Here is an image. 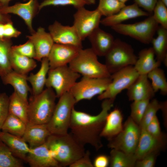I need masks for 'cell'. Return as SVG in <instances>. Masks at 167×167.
<instances>
[{"mask_svg": "<svg viewBox=\"0 0 167 167\" xmlns=\"http://www.w3.org/2000/svg\"><path fill=\"white\" fill-rule=\"evenodd\" d=\"M103 100L102 109L96 115L77 110L74 108L69 127L70 133L78 142L84 146L90 144L97 150L103 146L100 134L114 101L109 99Z\"/></svg>", "mask_w": 167, "mask_h": 167, "instance_id": "obj_1", "label": "cell"}, {"mask_svg": "<svg viewBox=\"0 0 167 167\" xmlns=\"http://www.w3.org/2000/svg\"><path fill=\"white\" fill-rule=\"evenodd\" d=\"M46 143L51 155L60 167L69 166L85 152L84 146L78 142L70 133L64 135L51 134Z\"/></svg>", "mask_w": 167, "mask_h": 167, "instance_id": "obj_2", "label": "cell"}, {"mask_svg": "<svg viewBox=\"0 0 167 167\" xmlns=\"http://www.w3.org/2000/svg\"><path fill=\"white\" fill-rule=\"evenodd\" d=\"M56 98L54 90L49 88L33 96L28 103V123L47 124L53 114Z\"/></svg>", "mask_w": 167, "mask_h": 167, "instance_id": "obj_3", "label": "cell"}, {"mask_svg": "<svg viewBox=\"0 0 167 167\" xmlns=\"http://www.w3.org/2000/svg\"><path fill=\"white\" fill-rule=\"evenodd\" d=\"M68 66L83 76L100 78L111 75L105 65L98 61L97 55L91 48L81 49Z\"/></svg>", "mask_w": 167, "mask_h": 167, "instance_id": "obj_4", "label": "cell"}, {"mask_svg": "<svg viewBox=\"0 0 167 167\" xmlns=\"http://www.w3.org/2000/svg\"><path fill=\"white\" fill-rule=\"evenodd\" d=\"M59 98L52 115L47 125L51 134L64 135L68 133L72 109L77 103L69 92Z\"/></svg>", "mask_w": 167, "mask_h": 167, "instance_id": "obj_5", "label": "cell"}, {"mask_svg": "<svg viewBox=\"0 0 167 167\" xmlns=\"http://www.w3.org/2000/svg\"><path fill=\"white\" fill-rule=\"evenodd\" d=\"M105 65L111 75L129 66H134L138 58L131 46L119 39L105 56Z\"/></svg>", "mask_w": 167, "mask_h": 167, "instance_id": "obj_6", "label": "cell"}, {"mask_svg": "<svg viewBox=\"0 0 167 167\" xmlns=\"http://www.w3.org/2000/svg\"><path fill=\"white\" fill-rule=\"evenodd\" d=\"M159 24L150 15L145 19L130 24H121L113 26L116 32L129 36L145 44L151 43L159 27Z\"/></svg>", "mask_w": 167, "mask_h": 167, "instance_id": "obj_7", "label": "cell"}, {"mask_svg": "<svg viewBox=\"0 0 167 167\" xmlns=\"http://www.w3.org/2000/svg\"><path fill=\"white\" fill-rule=\"evenodd\" d=\"M141 130L138 124L129 116L123 125L122 131L109 140L108 146L127 154H134L139 140Z\"/></svg>", "mask_w": 167, "mask_h": 167, "instance_id": "obj_8", "label": "cell"}, {"mask_svg": "<svg viewBox=\"0 0 167 167\" xmlns=\"http://www.w3.org/2000/svg\"><path fill=\"white\" fill-rule=\"evenodd\" d=\"M80 75L72 70L68 65L49 69L45 86L52 88L59 98L70 90L80 77Z\"/></svg>", "mask_w": 167, "mask_h": 167, "instance_id": "obj_9", "label": "cell"}, {"mask_svg": "<svg viewBox=\"0 0 167 167\" xmlns=\"http://www.w3.org/2000/svg\"><path fill=\"white\" fill-rule=\"evenodd\" d=\"M111 81L110 76L100 78L83 76L75 84L69 92L76 103L83 100H90L104 92Z\"/></svg>", "mask_w": 167, "mask_h": 167, "instance_id": "obj_10", "label": "cell"}, {"mask_svg": "<svg viewBox=\"0 0 167 167\" xmlns=\"http://www.w3.org/2000/svg\"><path fill=\"white\" fill-rule=\"evenodd\" d=\"M139 75L134 66H127L111 74V83L105 90L98 95V99L115 100L118 95L127 89Z\"/></svg>", "mask_w": 167, "mask_h": 167, "instance_id": "obj_11", "label": "cell"}, {"mask_svg": "<svg viewBox=\"0 0 167 167\" xmlns=\"http://www.w3.org/2000/svg\"><path fill=\"white\" fill-rule=\"evenodd\" d=\"M74 14L73 26L83 41L99 27L102 16L96 8L90 11L84 7L77 9Z\"/></svg>", "mask_w": 167, "mask_h": 167, "instance_id": "obj_12", "label": "cell"}, {"mask_svg": "<svg viewBox=\"0 0 167 167\" xmlns=\"http://www.w3.org/2000/svg\"><path fill=\"white\" fill-rule=\"evenodd\" d=\"M48 30L54 43L83 48L82 41L73 25H64L56 21L49 26Z\"/></svg>", "mask_w": 167, "mask_h": 167, "instance_id": "obj_13", "label": "cell"}, {"mask_svg": "<svg viewBox=\"0 0 167 167\" xmlns=\"http://www.w3.org/2000/svg\"><path fill=\"white\" fill-rule=\"evenodd\" d=\"M39 4L37 0H29L25 3H17L13 5L2 6L1 12L4 14L16 15L24 21L31 34L35 32L32 25V20L39 11Z\"/></svg>", "mask_w": 167, "mask_h": 167, "instance_id": "obj_14", "label": "cell"}, {"mask_svg": "<svg viewBox=\"0 0 167 167\" xmlns=\"http://www.w3.org/2000/svg\"><path fill=\"white\" fill-rule=\"evenodd\" d=\"M81 49L75 46L54 43L48 57L49 69L69 64Z\"/></svg>", "mask_w": 167, "mask_h": 167, "instance_id": "obj_15", "label": "cell"}, {"mask_svg": "<svg viewBox=\"0 0 167 167\" xmlns=\"http://www.w3.org/2000/svg\"><path fill=\"white\" fill-rule=\"evenodd\" d=\"M25 161L31 167H59L57 161L51 155L46 143L30 148Z\"/></svg>", "mask_w": 167, "mask_h": 167, "instance_id": "obj_16", "label": "cell"}, {"mask_svg": "<svg viewBox=\"0 0 167 167\" xmlns=\"http://www.w3.org/2000/svg\"><path fill=\"white\" fill-rule=\"evenodd\" d=\"M27 37L34 45L36 52L34 59L41 61L43 58L48 57L54 43L49 32H46L44 28L39 27L36 31Z\"/></svg>", "mask_w": 167, "mask_h": 167, "instance_id": "obj_17", "label": "cell"}, {"mask_svg": "<svg viewBox=\"0 0 167 167\" xmlns=\"http://www.w3.org/2000/svg\"><path fill=\"white\" fill-rule=\"evenodd\" d=\"M141 130L139 140L134 153L137 160L151 152H159L165 143L164 137L157 138L149 134L145 129Z\"/></svg>", "mask_w": 167, "mask_h": 167, "instance_id": "obj_18", "label": "cell"}, {"mask_svg": "<svg viewBox=\"0 0 167 167\" xmlns=\"http://www.w3.org/2000/svg\"><path fill=\"white\" fill-rule=\"evenodd\" d=\"M154 92L147 75H139L127 89V95L129 101L149 100L155 96Z\"/></svg>", "mask_w": 167, "mask_h": 167, "instance_id": "obj_19", "label": "cell"}, {"mask_svg": "<svg viewBox=\"0 0 167 167\" xmlns=\"http://www.w3.org/2000/svg\"><path fill=\"white\" fill-rule=\"evenodd\" d=\"M150 14L144 11L135 3L125 5L117 13L105 17L101 20L100 23L105 26L111 27L122 24L126 20L141 16L150 15Z\"/></svg>", "mask_w": 167, "mask_h": 167, "instance_id": "obj_20", "label": "cell"}, {"mask_svg": "<svg viewBox=\"0 0 167 167\" xmlns=\"http://www.w3.org/2000/svg\"><path fill=\"white\" fill-rule=\"evenodd\" d=\"M91 48L99 56H105L112 47L115 40L113 36L99 27L88 37Z\"/></svg>", "mask_w": 167, "mask_h": 167, "instance_id": "obj_21", "label": "cell"}, {"mask_svg": "<svg viewBox=\"0 0 167 167\" xmlns=\"http://www.w3.org/2000/svg\"><path fill=\"white\" fill-rule=\"evenodd\" d=\"M51 135L47 124L28 123L22 137L31 148L45 143Z\"/></svg>", "mask_w": 167, "mask_h": 167, "instance_id": "obj_22", "label": "cell"}, {"mask_svg": "<svg viewBox=\"0 0 167 167\" xmlns=\"http://www.w3.org/2000/svg\"><path fill=\"white\" fill-rule=\"evenodd\" d=\"M0 140L17 158L25 161L30 148L22 137L0 131Z\"/></svg>", "mask_w": 167, "mask_h": 167, "instance_id": "obj_23", "label": "cell"}, {"mask_svg": "<svg viewBox=\"0 0 167 167\" xmlns=\"http://www.w3.org/2000/svg\"><path fill=\"white\" fill-rule=\"evenodd\" d=\"M123 115L121 111L116 108L107 114L100 136L108 140L118 134L122 130Z\"/></svg>", "mask_w": 167, "mask_h": 167, "instance_id": "obj_24", "label": "cell"}, {"mask_svg": "<svg viewBox=\"0 0 167 167\" xmlns=\"http://www.w3.org/2000/svg\"><path fill=\"white\" fill-rule=\"evenodd\" d=\"M155 55L152 47L139 51L134 66L139 75H147L154 69L159 67L161 62L155 58Z\"/></svg>", "mask_w": 167, "mask_h": 167, "instance_id": "obj_25", "label": "cell"}, {"mask_svg": "<svg viewBox=\"0 0 167 167\" xmlns=\"http://www.w3.org/2000/svg\"><path fill=\"white\" fill-rule=\"evenodd\" d=\"M3 83L10 84L23 99L28 102V92L30 90L27 83V75L18 73L13 70L1 77Z\"/></svg>", "mask_w": 167, "mask_h": 167, "instance_id": "obj_26", "label": "cell"}, {"mask_svg": "<svg viewBox=\"0 0 167 167\" xmlns=\"http://www.w3.org/2000/svg\"><path fill=\"white\" fill-rule=\"evenodd\" d=\"M40 69L35 74L31 73L27 76V79L31 85L33 96L41 93L43 90L45 86L47 75L49 69L48 58H43Z\"/></svg>", "mask_w": 167, "mask_h": 167, "instance_id": "obj_27", "label": "cell"}, {"mask_svg": "<svg viewBox=\"0 0 167 167\" xmlns=\"http://www.w3.org/2000/svg\"><path fill=\"white\" fill-rule=\"evenodd\" d=\"M157 36L151 42L156 59L167 66V29L159 26L156 31Z\"/></svg>", "mask_w": 167, "mask_h": 167, "instance_id": "obj_28", "label": "cell"}, {"mask_svg": "<svg viewBox=\"0 0 167 167\" xmlns=\"http://www.w3.org/2000/svg\"><path fill=\"white\" fill-rule=\"evenodd\" d=\"M9 59L12 70L20 74L27 75L37 66L34 59L20 54L12 48L10 53Z\"/></svg>", "mask_w": 167, "mask_h": 167, "instance_id": "obj_29", "label": "cell"}, {"mask_svg": "<svg viewBox=\"0 0 167 167\" xmlns=\"http://www.w3.org/2000/svg\"><path fill=\"white\" fill-rule=\"evenodd\" d=\"M28 103L14 91L9 97V113L18 117L27 124Z\"/></svg>", "mask_w": 167, "mask_h": 167, "instance_id": "obj_30", "label": "cell"}, {"mask_svg": "<svg viewBox=\"0 0 167 167\" xmlns=\"http://www.w3.org/2000/svg\"><path fill=\"white\" fill-rule=\"evenodd\" d=\"M109 157L111 167H135L137 161L134 154H127L115 149H111Z\"/></svg>", "mask_w": 167, "mask_h": 167, "instance_id": "obj_31", "label": "cell"}, {"mask_svg": "<svg viewBox=\"0 0 167 167\" xmlns=\"http://www.w3.org/2000/svg\"><path fill=\"white\" fill-rule=\"evenodd\" d=\"M27 124L18 117L9 113L1 129V131L22 137Z\"/></svg>", "mask_w": 167, "mask_h": 167, "instance_id": "obj_32", "label": "cell"}, {"mask_svg": "<svg viewBox=\"0 0 167 167\" xmlns=\"http://www.w3.org/2000/svg\"><path fill=\"white\" fill-rule=\"evenodd\" d=\"M12 43L11 39H0V76L4 75L11 70L9 59Z\"/></svg>", "mask_w": 167, "mask_h": 167, "instance_id": "obj_33", "label": "cell"}, {"mask_svg": "<svg viewBox=\"0 0 167 167\" xmlns=\"http://www.w3.org/2000/svg\"><path fill=\"white\" fill-rule=\"evenodd\" d=\"M148 79L151 81V85L155 93L160 91L161 94H167V81L164 70L156 68L147 74Z\"/></svg>", "mask_w": 167, "mask_h": 167, "instance_id": "obj_34", "label": "cell"}, {"mask_svg": "<svg viewBox=\"0 0 167 167\" xmlns=\"http://www.w3.org/2000/svg\"><path fill=\"white\" fill-rule=\"evenodd\" d=\"M23 165L8 147L0 140V167H22Z\"/></svg>", "mask_w": 167, "mask_h": 167, "instance_id": "obj_35", "label": "cell"}, {"mask_svg": "<svg viewBox=\"0 0 167 167\" xmlns=\"http://www.w3.org/2000/svg\"><path fill=\"white\" fill-rule=\"evenodd\" d=\"M125 5L117 0H99L97 8L102 16L107 17L117 13Z\"/></svg>", "mask_w": 167, "mask_h": 167, "instance_id": "obj_36", "label": "cell"}, {"mask_svg": "<svg viewBox=\"0 0 167 167\" xmlns=\"http://www.w3.org/2000/svg\"><path fill=\"white\" fill-rule=\"evenodd\" d=\"M162 107L160 103L156 99H152L148 104L142 119L139 125L141 129H145L147 125L156 116L157 112Z\"/></svg>", "mask_w": 167, "mask_h": 167, "instance_id": "obj_37", "label": "cell"}, {"mask_svg": "<svg viewBox=\"0 0 167 167\" xmlns=\"http://www.w3.org/2000/svg\"><path fill=\"white\" fill-rule=\"evenodd\" d=\"M149 101L150 100L148 99L134 101L131 105V113L130 116L139 125Z\"/></svg>", "mask_w": 167, "mask_h": 167, "instance_id": "obj_38", "label": "cell"}, {"mask_svg": "<svg viewBox=\"0 0 167 167\" xmlns=\"http://www.w3.org/2000/svg\"><path fill=\"white\" fill-rule=\"evenodd\" d=\"M89 5L87 0H44L39 6V11L43 7L50 6L71 5L77 9Z\"/></svg>", "mask_w": 167, "mask_h": 167, "instance_id": "obj_39", "label": "cell"}, {"mask_svg": "<svg viewBox=\"0 0 167 167\" xmlns=\"http://www.w3.org/2000/svg\"><path fill=\"white\" fill-rule=\"evenodd\" d=\"M167 6L158 0L153 11V17L160 26L167 29Z\"/></svg>", "mask_w": 167, "mask_h": 167, "instance_id": "obj_40", "label": "cell"}, {"mask_svg": "<svg viewBox=\"0 0 167 167\" xmlns=\"http://www.w3.org/2000/svg\"><path fill=\"white\" fill-rule=\"evenodd\" d=\"M11 48L17 53L23 56L34 59L36 52L34 45L29 40L25 43L12 46Z\"/></svg>", "mask_w": 167, "mask_h": 167, "instance_id": "obj_41", "label": "cell"}, {"mask_svg": "<svg viewBox=\"0 0 167 167\" xmlns=\"http://www.w3.org/2000/svg\"><path fill=\"white\" fill-rule=\"evenodd\" d=\"M9 97L5 93H0V131L9 114Z\"/></svg>", "mask_w": 167, "mask_h": 167, "instance_id": "obj_42", "label": "cell"}, {"mask_svg": "<svg viewBox=\"0 0 167 167\" xmlns=\"http://www.w3.org/2000/svg\"><path fill=\"white\" fill-rule=\"evenodd\" d=\"M159 153V152H153L148 154L141 159L137 160L135 167H154Z\"/></svg>", "mask_w": 167, "mask_h": 167, "instance_id": "obj_43", "label": "cell"}, {"mask_svg": "<svg viewBox=\"0 0 167 167\" xmlns=\"http://www.w3.org/2000/svg\"><path fill=\"white\" fill-rule=\"evenodd\" d=\"M145 129L149 134L154 137L159 138L164 137L163 134L161 131L159 122L156 115Z\"/></svg>", "mask_w": 167, "mask_h": 167, "instance_id": "obj_44", "label": "cell"}, {"mask_svg": "<svg viewBox=\"0 0 167 167\" xmlns=\"http://www.w3.org/2000/svg\"><path fill=\"white\" fill-rule=\"evenodd\" d=\"M90 152L88 150L85 151L84 155L75 161L70 167H94L90 158Z\"/></svg>", "mask_w": 167, "mask_h": 167, "instance_id": "obj_45", "label": "cell"}, {"mask_svg": "<svg viewBox=\"0 0 167 167\" xmlns=\"http://www.w3.org/2000/svg\"><path fill=\"white\" fill-rule=\"evenodd\" d=\"M21 34V32L14 27L12 21L4 24V38L17 37Z\"/></svg>", "mask_w": 167, "mask_h": 167, "instance_id": "obj_46", "label": "cell"}, {"mask_svg": "<svg viewBox=\"0 0 167 167\" xmlns=\"http://www.w3.org/2000/svg\"><path fill=\"white\" fill-rule=\"evenodd\" d=\"M158 0H134L139 7L143 8L149 13L153 12Z\"/></svg>", "mask_w": 167, "mask_h": 167, "instance_id": "obj_47", "label": "cell"}, {"mask_svg": "<svg viewBox=\"0 0 167 167\" xmlns=\"http://www.w3.org/2000/svg\"><path fill=\"white\" fill-rule=\"evenodd\" d=\"M93 164L95 167H107L109 165V156L105 155H99L95 158Z\"/></svg>", "mask_w": 167, "mask_h": 167, "instance_id": "obj_48", "label": "cell"}, {"mask_svg": "<svg viewBox=\"0 0 167 167\" xmlns=\"http://www.w3.org/2000/svg\"><path fill=\"white\" fill-rule=\"evenodd\" d=\"M0 2V23L5 24L8 22L12 21L11 17L8 14L2 13L1 11V8L2 6Z\"/></svg>", "mask_w": 167, "mask_h": 167, "instance_id": "obj_49", "label": "cell"}, {"mask_svg": "<svg viewBox=\"0 0 167 167\" xmlns=\"http://www.w3.org/2000/svg\"><path fill=\"white\" fill-rule=\"evenodd\" d=\"M4 24L0 23V39L3 40L4 38Z\"/></svg>", "mask_w": 167, "mask_h": 167, "instance_id": "obj_50", "label": "cell"}, {"mask_svg": "<svg viewBox=\"0 0 167 167\" xmlns=\"http://www.w3.org/2000/svg\"><path fill=\"white\" fill-rule=\"evenodd\" d=\"M12 0H0V2L2 6H9V2Z\"/></svg>", "mask_w": 167, "mask_h": 167, "instance_id": "obj_51", "label": "cell"}, {"mask_svg": "<svg viewBox=\"0 0 167 167\" xmlns=\"http://www.w3.org/2000/svg\"><path fill=\"white\" fill-rule=\"evenodd\" d=\"M89 4H94L95 3L96 0H87Z\"/></svg>", "mask_w": 167, "mask_h": 167, "instance_id": "obj_52", "label": "cell"}, {"mask_svg": "<svg viewBox=\"0 0 167 167\" xmlns=\"http://www.w3.org/2000/svg\"><path fill=\"white\" fill-rule=\"evenodd\" d=\"M162 2L167 6V0H161Z\"/></svg>", "mask_w": 167, "mask_h": 167, "instance_id": "obj_53", "label": "cell"}, {"mask_svg": "<svg viewBox=\"0 0 167 167\" xmlns=\"http://www.w3.org/2000/svg\"><path fill=\"white\" fill-rule=\"evenodd\" d=\"M122 3H125L128 0H117Z\"/></svg>", "mask_w": 167, "mask_h": 167, "instance_id": "obj_54", "label": "cell"}, {"mask_svg": "<svg viewBox=\"0 0 167 167\" xmlns=\"http://www.w3.org/2000/svg\"><path fill=\"white\" fill-rule=\"evenodd\" d=\"M24 1H25L28 0H23Z\"/></svg>", "mask_w": 167, "mask_h": 167, "instance_id": "obj_55", "label": "cell"}]
</instances>
